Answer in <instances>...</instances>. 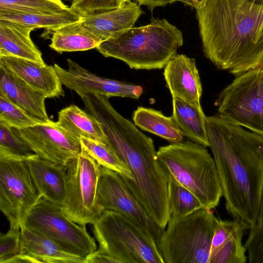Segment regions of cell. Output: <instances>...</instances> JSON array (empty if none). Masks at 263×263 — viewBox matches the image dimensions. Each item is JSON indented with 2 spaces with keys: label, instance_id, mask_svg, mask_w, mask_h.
Returning <instances> with one entry per match:
<instances>
[{
  "label": "cell",
  "instance_id": "obj_30",
  "mask_svg": "<svg viewBox=\"0 0 263 263\" xmlns=\"http://www.w3.org/2000/svg\"><path fill=\"white\" fill-rule=\"evenodd\" d=\"M0 122L17 129L44 123L2 96H0Z\"/></svg>",
  "mask_w": 263,
  "mask_h": 263
},
{
  "label": "cell",
  "instance_id": "obj_28",
  "mask_svg": "<svg viewBox=\"0 0 263 263\" xmlns=\"http://www.w3.org/2000/svg\"><path fill=\"white\" fill-rule=\"evenodd\" d=\"M170 181L171 218L184 217L203 208L191 191L173 179L170 178Z\"/></svg>",
  "mask_w": 263,
  "mask_h": 263
},
{
  "label": "cell",
  "instance_id": "obj_13",
  "mask_svg": "<svg viewBox=\"0 0 263 263\" xmlns=\"http://www.w3.org/2000/svg\"><path fill=\"white\" fill-rule=\"evenodd\" d=\"M14 133L39 157L65 165L82 151L80 140L51 121L27 128H12Z\"/></svg>",
  "mask_w": 263,
  "mask_h": 263
},
{
  "label": "cell",
  "instance_id": "obj_37",
  "mask_svg": "<svg viewBox=\"0 0 263 263\" xmlns=\"http://www.w3.org/2000/svg\"><path fill=\"white\" fill-rule=\"evenodd\" d=\"M250 3L263 7V0H246Z\"/></svg>",
  "mask_w": 263,
  "mask_h": 263
},
{
  "label": "cell",
  "instance_id": "obj_39",
  "mask_svg": "<svg viewBox=\"0 0 263 263\" xmlns=\"http://www.w3.org/2000/svg\"><path fill=\"white\" fill-rule=\"evenodd\" d=\"M124 2L132 1V0H123Z\"/></svg>",
  "mask_w": 263,
  "mask_h": 263
},
{
  "label": "cell",
  "instance_id": "obj_4",
  "mask_svg": "<svg viewBox=\"0 0 263 263\" xmlns=\"http://www.w3.org/2000/svg\"><path fill=\"white\" fill-rule=\"evenodd\" d=\"M183 33L165 18H152L147 25L121 31L96 48L104 57L125 63L135 69L164 68L183 45Z\"/></svg>",
  "mask_w": 263,
  "mask_h": 263
},
{
  "label": "cell",
  "instance_id": "obj_14",
  "mask_svg": "<svg viewBox=\"0 0 263 263\" xmlns=\"http://www.w3.org/2000/svg\"><path fill=\"white\" fill-rule=\"evenodd\" d=\"M67 63V69L57 64L53 66L62 84L78 95L88 93L108 98L138 99L143 93V88L139 85L96 75L70 59Z\"/></svg>",
  "mask_w": 263,
  "mask_h": 263
},
{
  "label": "cell",
  "instance_id": "obj_35",
  "mask_svg": "<svg viewBox=\"0 0 263 263\" xmlns=\"http://www.w3.org/2000/svg\"><path fill=\"white\" fill-rule=\"evenodd\" d=\"M133 1L139 5L146 6L149 10H153L156 7L164 6L176 2V0H133Z\"/></svg>",
  "mask_w": 263,
  "mask_h": 263
},
{
  "label": "cell",
  "instance_id": "obj_19",
  "mask_svg": "<svg viewBox=\"0 0 263 263\" xmlns=\"http://www.w3.org/2000/svg\"><path fill=\"white\" fill-rule=\"evenodd\" d=\"M143 13L135 2H125L119 8L83 17L82 24L103 39L134 27Z\"/></svg>",
  "mask_w": 263,
  "mask_h": 263
},
{
  "label": "cell",
  "instance_id": "obj_24",
  "mask_svg": "<svg viewBox=\"0 0 263 263\" xmlns=\"http://www.w3.org/2000/svg\"><path fill=\"white\" fill-rule=\"evenodd\" d=\"M56 122L60 127L79 139L83 137L108 142L97 120L75 105L61 109Z\"/></svg>",
  "mask_w": 263,
  "mask_h": 263
},
{
  "label": "cell",
  "instance_id": "obj_12",
  "mask_svg": "<svg viewBox=\"0 0 263 263\" xmlns=\"http://www.w3.org/2000/svg\"><path fill=\"white\" fill-rule=\"evenodd\" d=\"M98 194L103 212L110 210L124 215L135 224L152 246L158 248L164 230L151 218L120 174L100 166Z\"/></svg>",
  "mask_w": 263,
  "mask_h": 263
},
{
  "label": "cell",
  "instance_id": "obj_8",
  "mask_svg": "<svg viewBox=\"0 0 263 263\" xmlns=\"http://www.w3.org/2000/svg\"><path fill=\"white\" fill-rule=\"evenodd\" d=\"M218 115L263 136V68L237 76L218 95Z\"/></svg>",
  "mask_w": 263,
  "mask_h": 263
},
{
  "label": "cell",
  "instance_id": "obj_38",
  "mask_svg": "<svg viewBox=\"0 0 263 263\" xmlns=\"http://www.w3.org/2000/svg\"><path fill=\"white\" fill-rule=\"evenodd\" d=\"M65 1H68V2H70V3H71L73 1V0H65Z\"/></svg>",
  "mask_w": 263,
  "mask_h": 263
},
{
  "label": "cell",
  "instance_id": "obj_26",
  "mask_svg": "<svg viewBox=\"0 0 263 263\" xmlns=\"http://www.w3.org/2000/svg\"><path fill=\"white\" fill-rule=\"evenodd\" d=\"M83 17L70 7L58 12L21 13L0 10V20L17 22L50 32L63 26L81 22Z\"/></svg>",
  "mask_w": 263,
  "mask_h": 263
},
{
  "label": "cell",
  "instance_id": "obj_23",
  "mask_svg": "<svg viewBox=\"0 0 263 263\" xmlns=\"http://www.w3.org/2000/svg\"><path fill=\"white\" fill-rule=\"evenodd\" d=\"M51 32L49 47L60 53L96 48L103 41L81 22L63 26Z\"/></svg>",
  "mask_w": 263,
  "mask_h": 263
},
{
  "label": "cell",
  "instance_id": "obj_25",
  "mask_svg": "<svg viewBox=\"0 0 263 263\" xmlns=\"http://www.w3.org/2000/svg\"><path fill=\"white\" fill-rule=\"evenodd\" d=\"M134 124L141 129L176 143L183 141L184 134L173 116H165L161 111L138 107L133 115Z\"/></svg>",
  "mask_w": 263,
  "mask_h": 263
},
{
  "label": "cell",
  "instance_id": "obj_36",
  "mask_svg": "<svg viewBox=\"0 0 263 263\" xmlns=\"http://www.w3.org/2000/svg\"><path fill=\"white\" fill-rule=\"evenodd\" d=\"M208 0H176L181 2L185 5L192 7L195 9L201 8L205 6Z\"/></svg>",
  "mask_w": 263,
  "mask_h": 263
},
{
  "label": "cell",
  "instance_id": "obj_5",
  "mask_svg": "<svg viewBox=\"0 0 263 263\" xmlns=\"http://www.w3.org/2000/svg\"><path fill=\"white\" fill-rule=\"evenodd\" d=\"M157 156L169 178L191 191L203 208L212 210L218 205L222 196L221 184L206 147L183 141L160 147Z\"/></svg>",
  "mask_w": 263,
  "mask_h": 263
},
{
  "label": "cell",
  "instance_id": "obj_7",
  "mask_svg": "<svg viewBox=\"0 0 263 263\" xmlns=\"http://www.w3.org/2000/svg\"><path fill=\"white\" fill-rule=\"evenodd\" d=\"M92 226L99 244L98 250L112 256L120 263H164L158 249L122 214L104 210Z\"/></svg>",
  "mask_w": 263,
  "mask_h": 263
},
{
  "label": "cell",
  "instance_id": "obj_9",
  "mask_svg": "<svg viewBox=\"0 0 263 263\" xmlns=\"http://www.w3.org/2000/svg\"><path fill=\"white\" fill-rule=\"evenodd\" d=\"M23 226L45 235L64 251L82 258H85L97 250L96 241L85 226L72 220L62 205L43 196L28 214Z\"/></svg>",
  "mask_w": 263,
  "mask_h": 263
},
{
  "label": "cell",
  "instance_id": "obj_15",
  "mask_svg": "<svg viewBox=\"0 0 263 263\" xmlns=\"http://www.w3.org/2000/svg\"><path fill=\"white\" fill-rule=\"evenodd\" d=\"M0 65L47 98L65 95L53 66L14 57H0Z\"/></svg>",
  "mask_w": 263,
  "mask_h": 263
},
{
  "label": "cell",
  "instance_id": "obj_33",
  "mask_svg": "<svg viewBox=\"0 0 263 263\" xmlns=\"http://www.w3.org/2000/svg\"><path fill=\"white\" fill-rule=\"evenodd\" d=\"M23 253L21 229L9 228L0 235V263H9Z\"/></svg>",
  "mask_w": 263,
  "mask_h": 263
},
{
  "label": "cell",
  "instance_id": "obj_2",
  "mask_svg": "<svg viewBox=\"0 0 263 263\" xmlns=\"http://www.w3.org/2000/svg\"><path fill=\"white\" fill-rule=\"evenodd\" d=\"M202 48L236 76L263 68V7L246 0H208L196 9Z\"/></svg>",
  "mask_w": 263,
  "mask_h": 263
},
{
  "label": "cell",
  "instance_id": "obj_29",
  "mask_svg": "<svg viewBox=\"0 0 263 263\" xmlns=\"http://www.w3.org/2000/svg\"><path fill=\"white\" fill-rule=\"evenodd\" d=\"M68 7L61 0H0V10L21 13H55Z\"/></svg>",
  "mask_w": 263,
  "mask_h": 263
},
{
  "label": "cell",
  "instance_id": "obj_18",
  "mask_svg": "<svg viewBox=\"0 0 263 263\" xmlns=\"http://www.w3.org/2000/svg\"><path fill=\"white\" fill-rule=\"evenodd\" d=\"M26 161L40 194L49 201L62 206L66 197L65 165L43 159L34 153L28 156Z\"/></svg>",
  "mask_w": 263,
  "mask_h": 263
},
{
  "label": "cell",
  "instance_id": "obj_22",
  "mask_svg": "<svg viewBox=\"0 0 263 263\" xmlns=\"http://www.w3.org/2000/svg\"><path fill=\"white\" fill-rule=\"evenodd\" d=\"M172 116L184 136L205 147H209L206 116L201 106L193 105L178 97H172Z\"/></svg>",
  "mask_w": 263,
  "mask_h": 263
},
{
  "label": "cell",
  "instance_id": "obj_10",
  "mask_svg": "<svg viewBox=\"0 0 263 263\" xmlns=\"http://www.w3.org/2000/svg\"><path fill=\"white\" fill-rule=\"evenodd\" d=\"M66 197L62 205L66 215L83 226L93 224L101 215L98 201L100 165L85 151L65 165Z\"/></svg>",
  "mask_w": 263,
  "mask_h": 263
},
{
  "label": "cell",
  "instance_id": "obj_3",
  "mask_svg": "<svg viewBox=\"0 0 263 263\" xmlns=\"http://www.w3.org/2000/svg\"><path fill=\"white\" fill-rule=\"evenodd\" d=\"M110 145L130 169L132 179L121 176L151 218L164 230L171 218L170 181L153 140L130 121L111 134Z\"/></svg>",
  "mask_w": 263,
  "mask_h": 263
},
{
  "label": "cell",
  "instance_id": "obj_32",
  "mask_svg": "<svg viewBox=\"0 0 263 263\" xmlns=\"http://www.w3.org/2000/svg\"><path fill=\"white\" fill-rule=\"evenodd\" d=\"M33 154V152L14 133L12 128L0 122V155L27 157Z\"/></svg>",
  "mask_w": 263,
  "mask_h": 263
},
{
  "label": "cell",
  "instance_id": "obj_16",
  "mask_svg": "<svg viewBox=\"0 0 263 263\" xmlns=\"http://www.w3.org/2000/svg\"><path fill=\"white\" fill-rule=\"evenodd\" d=\"M163 76L172 97L201 105L202 88L195 59L175 54L164 67Z\"/></svg>",
  "mask_w": 263,
  "mask_h": 263
},
{
  "label": "cell",
  "instance_id": "obj_11",
  "mask_svg": "<svg viewBox=\"0 0 263 263\" xmlns=\"http://www.w3.org/2000/svg\"><path fill=\"white\" fill-rule=\"evenodd\" d=\"M27 157L0 155V210L10 228L21 229L28 214L42 197Z\"/></svg>",
  "mask_w": 263,
  "mask_h": 263
},
{
  "label": "cell",
  "instance_id": "obj_27",
  "mask_svg": "<svg viewBox=\"0 0 263 263\" xmlns=\"http://www.w3.org/2000/svg\"><path fill=\"white\" fill-rule=\"evenodd\" d=\"M82 149L92 157L102 167L112 170L121 176L132 179L131 171L108 142L81 137Z\"/></svg>",
  "mask_w": 263,
  "mask_h": 263
},
{
  "label": "cell",
  "instance_id": "obj_20",
  "mask_svg": "<svg viewBox=\"0 0 263 263\" xmlns=\"http://www.w3.org/2000/svg\"><path fill=\"white\" fill-rule=\"evenodd\" d=\"M34 29L17 22L0 20V57H14L44 64L41 52L30 37Z\"/></svg>",
  "mask_w": 263,
  "mask_h": 263
},
{
  "label": "cell",
  "instance_id": "obj_21",
  "mask_svg": "<svg viewBox=\"0 0 263 263\" xmlns=\"http://www.w3.org/2000/svg\"><path fill=\"white\" fill-rule=\"evenodd\" d=\"M21 231L23 253L37 262L84 263L85 258L64 251L45 235L24 226Z\"/></svg>",
  "mask_w": 263,
  "mask_h": 263
},
{
  "label": "cell",
  "instance_id": "obj_17",
  "mask_svg": "<svg viewBox=\"0 0 263 263\" xmlns=\"http://www.w3.org/2000/svg\"><path fill=\"white\" fill-rule=\"evenodd\" d=\"M0 96L44 123L52 121L46 109V96L10 72L2 65H0Z\"/></svg>",
  "mask_w": 263,
  "mask_h": 263
},
{
  "label": "cell",
  "instance_id": "obj_1",
  "mask_svg": "<svg viewBox=\"0 0 263 263\" xmlns=\"http://www.w3.org/2000/svg\"><path fill=\"white\" fill-rule=\"evenodd\" d=\"M206 127L226 210L251 227L263 193V136L219 115L206 117Z\"/></svg>",
  "mask_w": 263,
  "mask_h": 263
},
{
  "label": "cell",
  "instance_id": "obj_31",
  "mask_svg": "<svg viewBox=\"0 0 263 263\" xmlns=\"http://www.w3.org/2000/svg\"><path fill=\"white\" fill-rule=\"evenodd\" d=\"M244 246L250 263H263V193L256 222L249 229Z\"/></svg>",
  "mask_w": 263,
  "mask_h": 263
},
{
  "label": "cell",
  "instance_id": "obj_34",
  "mask_svg": "<svg viewBox=\"0 0 263 263\" xmlns=\"http://www.w3.org/2000/svg\"><path fill=\"white\" fill-rule=\"evenodd\" d=\"M84 263H120L112 256L96 250L85 258Z\"/></svg>",
  "mask_w": 263,
  "mask_h": 263
},
{
  "label": "cell",
  "instance_id": "obj_6",
  "mask_svg": "<svg viewBox=\"0 0 263 263\" xmlns=\"http://www.w3.org/2000/svg\"><path fill=\"white\" fill-rule=\"evenodd\" d=\"M217 218L205 208L171 218L158 245L164 263H209Z\"/></svg>",
  "mask_w": 263,
  "mask_h": 263
}]
</instances>
